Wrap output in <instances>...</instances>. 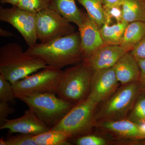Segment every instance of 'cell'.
<instances>
[{
    "label": "cell",
    "mask_w": 145,
    "mask_h": 145,
    "mask_svg": "<svg viewBox=\"0 0 145 145\" xmlns=\"http://www.w3.org/2000/svg\"><path fill=\"white\" fill-rule=\"evenodd\" d=\"M25 52L42 60L47 65L61 69L78 64L84 60L79 31L46 42L36 43Z\"/></svg>",
    "instance_id": "1"
},
{
    "label": "cell",
    "mask_w": 145,
    "mask_h": 145,
    "mask_svg": "<svg viewBox=\"0 0 145 145\" xmlns=\"http://www.w3.org/2000/svg\"><path fill=\"white\" fill-rule=\"evenodd\" d=\"M47 66L16 43H8L0 48V74L12 84Z\"/></svg>",
    "instance_id": "2"
},
{
    "label": "cell",
    "mask_w": 145,
    "mask_h": 145,
    "mask_svg": "<svg viewBox=\"0 0 145 145\" xmlns=\"http://www.w3.org/2000/svg\"><path fill=\"white\" fill-rule=\"evenodd\" d=\"M93 70L85 60L64 71L56 94L75 105L86 99L90 91Z\"/></svg>",
    "instance_id": "3"
},
{
    "label": "cell",
    "mask_w": 145,
    "mask_h": 145,
    "mask_svg": "<svg viewBox=\"0 0 145 145\" xmlns=\"http://www.w3.org/2000/svg\"><path fill=\"white\" fill-rule=\"evenodd\" d=\"M98 105L88 98L79 102L50 129L65 133L70 139L86 134L96 122Z\"/></svg>",
    "instance_id": "4"
},
{
    "label": "cell",
    "mask_w": 145,
    "mask_h": 145,
    "mask_svg": "<svg viewBox=\"0 0 145 145\" xmlns=\"http://www.w3.org/2000/svg\"><path fill=\"white\" fill-rule=\"evenodd\" d=\"M142 91L139 82L129 83L117 89L96 110L95 120H116L126 117Z\"/></svg>",
    "instance_id": "5"
},
{
    "label": "cell",
    "mask_w": 145,
    "mask_h": 145,
    "mask_svg": "<svg viewBox=\"0 0 145 145\" xmlns=\"http://www.w3.org/2000/svg\"><path fill=\"white\" fill-rule=\"evenodd\" d=\"M20 100L50 128L59 121L74 105L60 99L56 93L52 92L24 96Z\"/></svg>",
    "instance_id": "6"
},
{
    "label": "cell",
    "mask_w": 145,
    "mask_h": 145,
    "mask_svg": "<svg viewBox=\"0 0 145 145\" xmlns=\"http://www.w3.org/2000/svg\"><path fill=\"white\" fill-rule=\"evenodd\" d=\"M63 72L61 69L47 65L40 71L13 83L16 99L38 93H56Z\"/></svg>",
    "instance_id": "7"
},
{
    "label": "cell",
    "mask_w": 145,
    "mask_h": 145,
    "mask_svg": "<svg viewBox=\"0 0 145 145\" xmlns=\"http://www.w3.org/2000/svg\"><path fill=\"white\" fill-rule=\"evenodd\" d=\"M70 23L51 8L40 10L36 14L37 39L45 43L70 35L75 32Z\"/></svg>",
    "instance_id": "8"
},
{
    "label": "cell",
    "mask_w": 145,
    "mask_h": 145,
    "mask_svg": "<svg viewBox=\"0 0 145 145\" xmlns=\"http://www.w3.org/2000/svg\"><path fill=\"white\" fill-rule=\"evenodd\" d=\"M36 14L13 6L11 8L0 7V20L12 25L22 35L29 47L37 43Z\"/></svg>",
    "instance_id": "9"
},
{
    "label": "cell",
    "mask_w": 145,
    "mask_h": 145,
    "mask_svg": "<svg viewBox=\"0 0 145 145\" xmlns=\"http://www.w3.org/2000/svg\"><path fill=\"white\" fill-rule=\"evenodd\" d=\"M119 84L114 67L93 71L88 98L99 105L115 92Z\"/></svg>",
    "instance_id": "10"
},
{
    "label": "cell",
    "mask_w": 145,
    "mask_h": 145,
    "mask_svg": "<svg viewBox=\"0 0 145 145\" xmlns=\"http://www.w3.org/2000/svg\"><path fill=\"white\" fill-rule=\"evenodd\" d=\"M83 21L79 27L80 48L83 58L86 59L105 45L100 29L88 13L83 12Z\"/></svg>",
    "instance_id": "11"
},
{
    "label": "cell",
    "mask_w": 145,
    "mask_h": 145,
    "mask_svg": "<svg viewBox=\"0 0 145 145\" xmlns=\"http://www.w3.org/2000/svg\"><path fill=\"white\" fill-rule=\"evenodd\" d=\"M8 129L10 133H23L35 136L48 131L50 127L29 109L20 117L8 119L0 127V129Z\"/></svg>",
    "instance_id": "12"
},
{
    "label": "cell",
    "mask_w": 145,
    "mask_h": 145,
    "mask_svg": "<svg viewBox=\"0 0 145 145\" xmlns=\"http://www.w3.org/2000/svg\"><path fill=\"white\" fill-rule=\"evenodd\" d=\"M120 45H104L85 60L93 71L113 67L126 52Z\"/></svg>",
    "instance_id": "13"
},
{
    "label": "cell",
    "mask_w": 145,
    "mask_h": 145,
    "mask_svg": "<svg viewBox=\"0 0 145 145\" xmlns=\"http://www.w3.org/2000/svg\"><path fill=\"white\" fill-rule=\"evenodd\" d=\"M113 67L118 82L123 85L139 82L140 67L137 60L130 52L125 53Z\"/></svg>",
    "instance_id": "14"
},
{
    "label": "cell",
    "mask_w": 145,
    "mask_h": 145,
    "mask_svg": "<svg viewBox=\"0 0 145 145\" xmlns=\"http://www.w3.org/2000/svg\"><path fill=\"white\" fill-rule=\"evenodd\" d=\"M99 125L101 127L117 135L132 138L143 139L139 125L129 119L104 120Z\"/></svg>",
    "instance_id": "15"
},
{
    "label": "cell",
    "mask_w": 145,
    "mask_h": 145,
    "mask_svg": "<svg viewBox=\"0 0 145 145\" xmlns=\"http://www.w3.org/2000/svg\"><path fill=\"white\" fill-rule=\"evenodd\" d=\"M48 8L56 11L78 27L83 21V11L78 8L75 0H51Z\"/></svg>",
    "instance_id": "16"
},
{
    "label": "cell",
    "mask_w": 145,
    "mask_h": 145,
    "mask_svg": "<svg viewBox=\"0 0 145 145\" xmlns=\"http://www.w3.org/2000/svg\"><path fill=\"white\" fill-rule=\"evenodd\" d=\"M145 35L144 22L130 23L125 29L120 46L128 52H130L139 43Z\"/></svg>",
    "instance_id": "17"
},
{
    "label": "cell",
    "mask_w": 145,
    "mask_h": 145,
    "mask_svg": "<svg viewBox=\"0 0 145 145\" xmlns=\"http://www.w3.org/2000/svg\"><path fill=\"white\" fill-rule=\"evenodd\" d=\"M128 24L124 20L112 24H104L100 28V32L105 44L120 45Z\"/></svg>",
    "instance_id": "18"
},
{
    "label": "cell",
    "mask_w": 145,
    "mask_h": 145,
    "mask_svg": "<svg viewBox=\"0 0 145 145\" xmlns=\"http://www.w3.org/2000/svg\"><path fill=\"white\" fill-rule=\"evenodd\" d=\"M122 7L124 20L145 22V0H124Z\"/></svg>",
    "instance_id": "19"
},
{
    "label": "cell",
    "mask_w": 145,
    "mask_h": 145,
    "mask_svg": "<svg viewBox=\"0 0 145 145\" xmlns=\"http://www.w3.org/2000/svg\"><path fill=\"white\" fill-rule=\"evenodd\" d=\"M37 145H71L70 140L65 133L60 131L50 129L48 131L34 136Z\"/></svg>",
    "instance_id": "20"
},
{
    "label": "cell",
    "mask_w": 145,
    "mask_h": 145,
    "mask_svg": "<svg viewBox=\"0 0 145 145\" xmlns=\"http://www.w3.org/2000/svg\"><path fill=\"white\" fill-rule=\"evenodd\" d=\"M83 6L91 18L101 28L105 24V14L102 0H76Z\"/></svg>",
    "instance_id": "21"
},
{
    "label": "cell",
    "mask_w": 145,
    "mask_h": 145,
    "mask_svg": "<svg viewBox=\"0 0 145 145\" xmlns=\"http://www.w3.org/2000/svg\"><path fill=\"white\" fill-rule=\"evenodd\" d=\"M128 119L136 123L145 122V91L140 93L131 111Z\"/></svg>",
    "instance_id": "22"
},
{
    "label": "cell",
    "mask_w": 145,
    "mask_h": 145,
    "mask_svg": "<svg viewBox=\"0 0 145 145\" xmlns=\"http://www.w3.org/2000/svg\"><path fill=\"white\" fill-rule=\"evenodd\" d=\"M51 0H20L17 6L22 8L37 13L40 10L48 8Z\"/></svg>",
    "instance_id": "23"
},
{
    "label": "cell",
    "mask_w": 145,
    "mask_h": 145,
    "mask_svg": "<svg viewBox=\"0 0 145 145\" xmlns=\"http://www.w3.org/2000/svg\"><path fill=\"white\" fill-rule=\"evenodd\" d=\"M105 24H107L120 23L123 20L122 5L103 6Z\"/></svg>",
    "instance_id": "24"
},
{
    "label": "cell",
    "mask_w": 145,
    "mask_h": 145,
    "mask_svg": "<svg viewBox=\"0 0 145 145\" xmlns=\"http://www.w3.org/2000/svg\"><path fill=\"white\" fill-rule=\"evenodd\" d=\"M16 99L12 84L0 74V101L13 104Z\"/></svg>",
    "instance_id": "25"
},
{
    "label": "cell",
    "mask_w": 145,
    "mask_h": 145,
    "mask_svg": "<svg viewBox=\"0 0 145 145\" xmlns=\"http://www.w3.org/2000/svg\"><path fill=\"white\" fill-rule=\"evenodd\" d=\"M5 145H37L34 135L20 133L7 137Z\"/></svg>",
    "instance_id": "26"
},
{
    "label": "cell",
    "mask_w": 145,
    "mask_h": 145,
    "mask_svg": "<svg viewBox=\"0 0 145 145\" xmlns=\"http://www.w3.org/2000/svg\"><path fill=\"white\" fill-rule=\"evenodd\" d=\"M78 145H105L106 140L103 137L95 135H84L79 137L75 140Z\"/></svg>",
    "instance_id": "27"
},
{
    "label": "cell",
    "mask_w": 145,
    "mask_h": 145,
    "mask_svg": "<svg viewBox=\"0 0 145 145\" xmlns=\"http://www.w3.org/2000/svg\"><path fill=\"white\" fill-rule=\"evenodd\" d=\"M8 102L0 101V127L5 123L10 114L15 112L14 108Z\"/></svg>",
    "instance_id": "28"
},
{
    "label": "cell",
    "mask_w": 145,
    "mask_h": 145,
    "mask_svg": "<svg viewBox=\"0 0 145 145\" xmlns=\"http://www.w3.org/2000/svg\"><path fill=\"white\" fill-rule=\"evenodd\" d=\"M130 52L136 59H145V35Z\"/></svg>",
    "instance_id": "29"
},
{
    "label": "cell",
    "mask_w": 145,
    "mask_h": 145,
    "mask_svg": "<svg viewBox=\"0 0 145 145\" xmlns=\"http://www.w3.org/2000/svg\"><path fill=\"white\" fill-rule=\"evenodd\" d=\"M136 59L139 65L140 71V78L139 83L142 90L145 91V59Z\"/></svg>",
    "instance_id": "30"
},
{
    "label": "cell",
    "mask_w": 145,
    "mask_h": 145,
    "mask_svg": "<svg viewBox=\"0 0 145 145\" xmlns=\"http://www.w3.org/2000/svg\"><path fill=\"white\" fill-rule=\"evenodd\" d=\"M124 0H102L103 6L122 5Z\"/></svg>",
    "instance_id": "31"
},
{
    "label": "cell",
    "mask_w": 145,
    "mask_h": 145,
    "mask_svg": "<svg viewBox=\"0 0 145 145\" xmlns=\"http://www.w3.org/2000/svg\"><path fill=\"white\" fill-rule=\"evenodd\" d=\"M0 35L1 36L3 37H11V36H15L10 31H7L5 29H3V28H0Z\"/></svg>",
    "instance_id": "32"
},
{
    "label": "cell",
    "mask_w": 145,
    "mask_h": 145,
    "mask_svg": "<svg viewBox=\"0 0 145 145\" xmlns=\"http://www.w3.org/2000/svg\"><path fill=\"white\" fill-rule=\"evenodd\" d=\"M20 0H0V2L2 4L9 3L13 6L18 5Z\"/></svg>",
    "instance_id": "33"
},
{
    "label": "cell",
    "mask_w": 145,
    "mask_h": 145,
    "mask_svg": "<svg viewBox=\"0 0 145 145\" xmlns=\"http://www.w3.org/2000/svg\"><path fill=\"white\" fill-rule=\"evenodd\" d=\"M139 127L143 135V138H145V122L139 124Z\"/></svg>",
    "instance_id": "34"
},
{
    "label": "cell",
    "mask_w": 145,
    "mask_h": 145,
    "mask_svg": "<svg viewBox=\"0 0 145 145\" xmlns=\"http://www.w3.org/2000/svg\"><path fill=\"white\" fill-rule=\"evenodd\" d=\"M5 140H3V138H1L0 140V145H5Z\"/></svg>",
    "instance_id": "35"
}]
</instances>
